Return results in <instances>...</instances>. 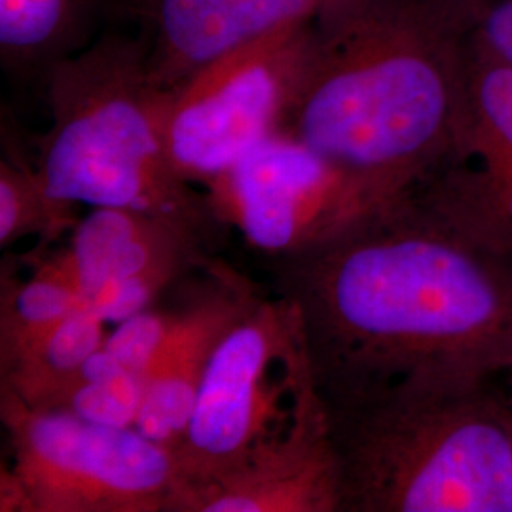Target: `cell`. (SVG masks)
Here are the masks:
<instances>
[{
  "instance_id": "1",
  "label": "cell",
  "mask_w": 512,
  "mask_h": 512,
  "mask_svg": "<svg viewBox=\"0 0 512 512\" xmlns=\"http://www.w3.org/2000/svg\"><path fill=\"white\" fill-rule=\"evenodd\" d=\"M268 268L329 406L488 387L512 372L511 249L414 194Z\"/></svg>"
},
{
  "instance_id": "2",
  "label": "cell",
  "mask_w": 512,
  "mask_h": 512,
  "mask_svg": "<svg viewBox=\"0 0 512 512\" xmlns=\"http://www.w3.org/2000/svg\"><path fill=\"white\" fill-rule=\"evenodd\" d=\"M459 0H334L279 135L310 148L372 202L391 205L446 164L465 126Z\"/></svg>"
},
{
  "instance_id": "3",
  "label": "cell",
  "mask_w": 512,
  "mask_h": 512,
  "mask_svg": "<svg viewBox=\"0 0 512 512\" xmlns=\"http://www.w3.org/2000/svg\"><path fill=\"white\" fill-rule=\"evenodd\" d=\"M44 82L50 128L35 164L54 198L154 215L207 247L217 239L222 224L205 192L171 162L148 40L103 37L55 63Z\"/></svg>"
},
{
  "instance_id": "4",
  "label": "cell",
  "mask_w": 512,
  "mask_h": 512,
  "mask_svg": "<svg viewBox=\"0 0 512 512\" xmlns=\"http://www.w3.org/2000/svg\"><path fill=\"white\" fill-rule=\"evenodd\" d=\"M325 406L340 512H512V439L495 385Z\"/></svg>"
},
{
  "instance_id": "5",
  "label": "cell",
  "mask_w": 512,
  "mask_h": 512,
  "mask_svg": "<svg viewBox=\"0 0 512 512\" xmlns=\"http://www.w3.org/2000/svg\"><path fill=\"white\" fill-rule=\"evenodd\" d=\"M313 384L293 304L281 294H258L220 338L205 368L173 452L177 484L220 475L277 439Z\"/></svg>"
},
{
  "instance_id": "6",
  "label": "cell",
  "mask_w": 512,
  "mask_h": 512,
  "mask_svg": "<svg viewBox=\"0 0 512 512\" xmlns=\"http://www.w3.org/2000/svg\"><path fill=\"white\" fill-rule=\"evenodd\" d=\"M313 19L279 27L217 55L162 90L160 120L171 162L203 184L285 126L302 88Z\"/></svg>"
},
{
  "instance_id": "7",
  "label": "cell",
  "mask_w": 512,
  "mask_h": 512,
  "mask_svg": "<svg viewBox=\"0 0 512 512\" xmlns=\"http://www.w3.org/2000/svg\"><path fill=\"white\" fill-rule=\"evenodd\" d=\"M0 420L27 512H165L173 454L135 427L35 410L0 387Z\"/></svg>"
},
{
  "instance_id": "8",
  "label": "cell",
  "mask_w": 512,
  "mask_h": 512,
  "mask_svg": "<svg viewBox=\"0 0 512 512\" xmlns=\"http://www.w3.org/2000/svg\"><path fill=\"white\" fill-rule=\"evenodd\" d=\"M202 190L220 224L266 258L308 251L387 207L287 135L251 148Z\"/></svg>"
},
{
  "instance_id": "9",
  "label": "cell",
  "mask_w": 512,
  "mask_h": 512,
  "mask_svg": "<svg viewBox=\"0 0 512 512\" xmlns=\"http://www.w3.org/2000/svg\"><path fill=\"white\" fill-rule=\"evenodd\" d=\"M71 234L65 251L80 306L105 323L147 310L179 277L213 260L183 226L129 209L93 207Z\"/></svg>"
},
{
  "instance_id": "10",
  "label": "cell",
  "mask_w": 512,
  "mask_h": 512,
  "mask_svg": "<svg viewBox=\"0 0 512 512\" xmlns=\"http://www.w3.org/2000/svg\"><path fill=\"white\" fill-rule=\"evenodd\" d=\"M165 512H340L338 461L317 384L285 433L220 475L177 484Z\"/></svg>"
},
{
  "instance_id": "11",
  "label": "cell",
  "mask_w": 512,
  "mask_h": 512,
  "mask_svg": "<svg viewBox=\"0 0 512 512\" xmlns=\"http://www.w3.org/2000/svg\"><path fill=\"white\" fill-rule=\"evenodd\" d=\"M258 294L245 275L220 260L213 262L211 289L188 308L177 310L175 327L148 374L135 425L139 433L175 452L213 351Z\"/></svg>"
},
{
  "instance_id": "12",
  "label": "cell",
  "mask_w": 512,
  "mask_h": 512,
  "mask_svg": "<svg viewBox=\"0 0 512 512\" xmlns=\"http://www.w3.org/2000/svg\"><path fill=\"white\" fill-rule=\"evenodd\" d=\"M334 0H156L148 63L165 90L239 44L296 21L315 19Z\"/></svg>"
},
{
  "instance_id": "13",
  "label": "cell",
  "mask_w": 512,
  "mask_h": 512,
  "mask_svg": "<svg viewBox=\"0 0 512 512\" xmlns=\"http://www.w3.org/2000/svg\"><path fill=\"white\" fill-rule=\"evenodd\" d=\"M31 275L16 279L2 268L0 279V372L37 336L80 306L67 251L37 253Z\"/></svg>"
},
{
  "instance_id": "14",
  "label": "cell",
  "mask_w": 512,
  "mask_h": 512,
  "mask_svg": "<svg viewBox=\"0 0 512 512\" xmlns=\"http://www.w3.org/2000/svg\"><path fill=\"white\" fill-rule=\"evenodd\" d=\"M93 0H0V59L19 76H46L78 52Z\"/></svg>"
},
{
  "instance_id": "15",
  "label": "cell",
  "mask_w": 512,
  "mask_h": 512,
  "mask_svg": "<svg viewBox=\"0 0 512 512\" xmlns=\"http://www.w3.org/2000/svg\"><path fill=\"white\" fill-rule=\"evenodd\" d=\"M105 321L78 306L52 329L42 332L0 372V387L31 408L42 410L71 385L84 363L107 340Z\"/></svg>"
},
{
  "instance_id": "16",
  "label": "cell",
  "mask_w": 512,
  "mask_h": 512,
  "mask_svg": "<svg viewBox=\"0 0 512 512\" xmlns=\"http://www.w3.org/2000/svg\"><path fill=\"white\" fill-rule=\"evenodd\" d=\"M0 158V247L8 249L27 236L52 243L78 224L73 203L54 198L38 173L4 139Z\"/></svg>"
},
{
  "instance_id": "17",
  "label": "cell",
  "mask_w": 512,
  "mask_h": 512,
  "mask_svg": "<svg viewBox=\"0 0 512 512\" xmlns=\"http://www.w3.org/2000/svg\"><path fill=\"white\" fill-rule=\"evenodd\" d=\"M145 387L147 380L143 376L116 365L101 346L80 368L71 385L42 410L109 427H135L145 401Z\"/></svg>"
},
{
  "instance_id": "18",
  "label": "cell",
  "mask_w": 512,
  "mask_h": 512,
  "mask_svg": "<svg viewBox=\"0 0 512 512\" xmlns=\"http://www.w3.org/2000/svg\"><path fill=\"white\" fill-rule=\"evenodd\" d=\"M463 131L490 141L512 158V65L488 48L469 65Z\"/></svg>"
},
{
  "instance_id": "19",
  "label": "cell",
  "mask_w": 512,
  "mask_h": 512,
  "mask_svg": "<svg viewBox=\"0 0 512 512\" xmlns=\"http://www.w3.org/2000/svg\"><path fill=\"white\" fill-rule=\"evenodd\" d=\"M175 321L177 311L156 310L150 306L116 323V330L107 336L103 349L116 365L147 380Z\"/></svg>"
},
{
  "instance_id": "20",
  "label": "cell",
  "mask_w": 512,
  "mask_h": 512,
  "mask_svg": "<svg viewBox=\"0 0 512 512\" xmlns=\"http://www.w3.org/2000/svg\"><path fill=\"white\" fill-rule=\"evenodd\" d=\"M486 48L512 65V0H495L482 19Z\"/></svg>"
},
{
  "instance_id": "21",
  "label": "cell",
  "mask_w": 512,
  "mask_h": 512,
  "mask_svg": "<svg viewBox=\"0 0 512 512\" xmlns=\"http://www.w3.org/2000/svg\"><path fill=\"white\" fill-rule=\"evenodd\" d=\"M509 384V391H499V397H501V406H503V418L507 423V431L511 435L512 439V382Z\"/></svg>"
},
{
  "instance_id": "22",
  "label": "cell",
  "mask_w": 512,
  "mask_h": 512,
  "mask_svg": "<svg viewBox=\"0 0 512 512\" xmlns=\"http://www.w3.org/2000/svg\"><path fill=\"white\" fill-rule=\"evenodd\" d=\"M139 2H141V4H143V6H145V10H150V8H152V4H154V2H156V0H139Z\"/></svg>"
},
{
  "instance_id": "23",
  "label": "cell",
  "mask_w": 512,
  "mask_h": 512,
  "mask_svg": "<svg viewBox=\"0 0 512 512\" xmlns=\"http://www.w3.org/2000/svg\"><path fill=\"white\" fill-rule=\"evenodd\" d=\"M503 380H507V382H512V372H511V374H509V376H505V378H503Z\"/></svg>"
}]
</instances>
